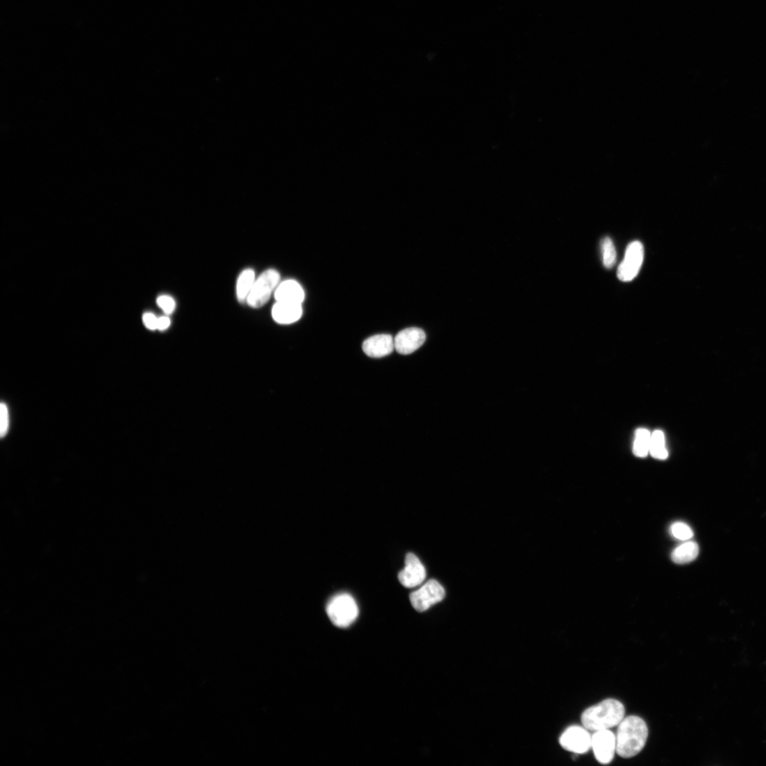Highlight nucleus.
I'll list each match as a JSON object with an SVG mask.
<instances>
[{
	"mask_svg": "<svg viewBox=\"0 0 766 766\" xmlns=\"http://www.w3.org/2000/svg\"><path fill=\"white\" fill-rule=\"evenodd\" d=\"M649 736L645 721L638 716H628L618 725L616 735L617 753L624 758L638 755L644 748Z\"/></svg>",
	"mask_w": 766,
	"mask_h": 766,
	"instance_id": "obj_1",
	"label": "nucleus"
},
{
	"mask_svg": "<svg viewBox=\"0 0 766 766\" xmlns=\"http://www.w3.org/2000/svg\"><path fill=\"white\" fill-rule=\"evenodd\" d=\"M625 708L615 699H607L585 710L581 716L583 726L590 731L610 729L624 719Z\"/></svg>",
	"mask_w": 766,
	"mask_h": 766,
	"instance_id": "obj_2",
	"label": "nucleus"
},
{
	"mask_svg": "<svg viewBox=\"0 0 766 766\" xmlns=\"http://www.w3.org/2000/svg\"><path fill=\"white\" fill-rule=\"evenodd\" d=\"M326 613L335 626L347 628L356 620L358 608L351 594L342 593L330 599L326 606Z\"/></svg>",
	"mask_w": 766,
	"mask_h": 766,
	"instance_id": "obj_3",
	"label": "nucleus"
},
{
	"mask_svg": "<svg viewBox=\"0 0 766 766\" xmlns=\"http://www.w3.org/2000/svg\"><path fill=\"white\" fill-rule=\"evenodd\" d=\"M281 281V275L275 269L264 272L256 280L247 299V304L259 308L267 303Z\"/></svg>",
	"mask_w": 766,
	"mask_h": 766,
	"instance_id": "obj_4",
	"label": "nucleus"
},
{
	"mask_svg": "<svg viewBox=\"0 0 766 766\" xmlns=\"http://www.w3.org/2000/svg\"><path fill=\"white\" fill-rule=\"evenodd\" d=\"M446 592L443 586L435 580H430L410 597V602L417 612L428 610L443 601Z\"/></svg>",
	"mask_w": 766,
	"mask_h": 766,
	"instance_id": "obj_5",
	"label": "nucleus"
},
{
	"mask_svg": "<svg viewBox=\"0 0 766 766\" xmlns=\"http://www.w3.org/2000/svg\"><path fill=\"white\" fill-rule=\"evenodd\" d=\"M644 258L643 244L639 242H633L626 248L624 260L617 270V277L623 282H630L639 274Z\"/></svg>",
	"mask_w": 766,
	"mask_h": 766,
	"instance_id": "obj_6",
	"label": "nucleus"
},
{
	"mask_svg": "<svg viewBox=\"0 0 766 766\" xmlns=\"http://www.w3.org/2000/svg\"><path fill=\"white\" fill-rule=\"evenodd\" d=\"M583 726H572L560 738V746L566 751L583 754L592 749V736Z\"/></svg>",
	"mask_w": 766,
	"mask_h": 766,
	"instance_id": "obj_7",
	"label": "nucleus"
},
{
	"mask_svg": "<svg viewBox=\"0 0 766 766\" xmlns=\"http://www.w3.org/2000/svg\"><path fill=\"white\" fill-rule=\"evenodd\" d=\"M592 749L599 763H610L617 753L616 735L610 729L595 731L592 736Z\"/></svg>",
	"mask_w": 766,
	"mask_h": 766,
	"instance_id": "obj_8",
	"label": "nucleus"
},
{
	"mask_svg": "<svg viewBox=\"0 0 766 766\" xmlns=\"http://www.w3.org/2000/svg\"><path fill=\"white\" fill-rule=\"evenodd\" d=\"M425 340L426 335L422 329L408 328L399 331L394 339V349L402 355L411 354L418 350Z\"/></svg>",
	"mask_w": 766,
	"mask_h": 766,
	"instance_id": "obj_9",
	"label": "nucleus"
},
{
	"mask_svg": "<svg viewBox=\"0 0 766 766\" xmlns=\"http://www.w3.org/2000/svg\"><path fill=\"white\" fill-rule=\"evenodd\" d=\"M426 577V569L416 555L407 554L406 567L399 573V581L406 588H413L421 585Z\"/></svg>",
	"mask_w": 766,
	"mask_h": 766,
	"instance_id": "obj_10",
	"label": "nucleus"
},
{
	"mask_svg": "<svg viewBox=\"0 0 766 766\" xmlns=\"http://www.w3.org/2000/svg\"><path fill=\"white\" fill-rule=\"evenodd\" d=\"M394 349V339L390 335H378L369 338L363 344V350L368 356L382 358L391 354Z\"/></svg>",
	"mask_w": 766,
	"mask_h": 766,
	"instance_id": "obj_11",
	"label": "nucleus"
},
{
	"mask_svg": "<svg viewBox=\"0 0 766 766\" xmlns=\"http://www.w3.org/2000/svg\"><path fill=\"white\" fill-rule=\"evenodd\" d=\"M275 298L277 302L302 305L305 299V292L296 281L287 280L278 286Z\"/></svg>",
	"mask_w": 766,
	"mask_h": 766,
	"instance_id": "obj_12",
	"label": "nucleus"
},
{
	"mask_svg": "<svg viewBox=\"0 0 766 766\" xmlns=\"http://www.w3.org/2000/svg\"><path fill=\"white\" fill-rule=\"evenodd\" d=\"M303 315L302 305L276 302L272 309L274 319L281 324L296 322Z\"/></svg>",
	"mask_w": 766,
	"mask_h": 766,
	"instance_id": "obj_13",
	"label": "nucleus"
},
{
	"mask_svg": "<svg viewBox=\"0 0 766 766\" xmlns=\"http://www.w3.org/2000/svg\"><path fill=\"white\" fill-rule=\"evenodd\" d=\"M255 272L247 269L240 275L237 283V297L240 303L247 302V299L256 282Z\"/></svg>",
	"mask_w": 766,
	"mask_h": 766,
	"instance_id": "obj_14",
	"label": "nucleus"
},
{
	"mask_svg": "<svg viewBox=\"0 0 766 766\" xmlns=\"http://www.w3.org/2000/svg\"><path fill=\"white\" fill-rule=\"evenodd\" d=\"M699 554V546L694 542H688L677 547L672 553V560L677 564H686L695 560Z\"/></svg>",
	"mask_w": 766,
	"mask_h": 766,
	"instance_id": "obj_15",
	"label": "nucleus"
},
{
	"mask_svg": "<svg viewBox=\"0 0 766 766\" xmlns=\"http://www.w3.org/2000/svg\"><path fill=\"white\" fill-rule=\"evenodd\" d=\"M649 452L656 459L665 460L668 458L669 453L665 447L663 431L656 430L651 435Z\"/></svg>",
	"mask_w": 766,
	"mask_h": 766,
	"instance_id": "obj_16",
	"label": "nucleus"
},
{
	"mask_svg": "<svg viewBox=\"0 0 766 766\" xmlns=\"http://www.w3.org/2000/svg\"><path fill=\"white\" fill-rule=\"evenodd\" d=\"M651 435L646 428H639L636 431L634 443V453L640 458L646 457L649 453Z\"/></svg>",
	"mask_w": 766,
	"mask_h": 766,
	"instance_id": "obj_17",
	"label": "nucleus"
},
{
	"mask_svg": "<svg viewBox=\"0 0 766 766\" xmlns=\"http://www.w3.org/2000/svg\"><path fill=\"white\" fill-rule=\"evenodd\" d=\"M603 263L606 268L610 269L616 263L617 252L613 242L610 238H606L602 242Z\"/></svg>",
	"mask_w": 766,
	"mask_h": 766,
	"instance_id": "obj_18",
	"label": "nucleus"
},
{
	"mask_svg": "<svg viewBox=\"0 0 766 766\" xmlns=\"http://www.w3.org/2000/svg\"><path fill=\"white\" fill-rule=\"evenodd\" d=\"M671 535L678 540L687 541L692 538L694 534L691 527L686 523L678 522L670 527Z\"/></svg>",
	"mask_w": 766,
	"mask_h": 766,
	"instance_id": "obj_19",
	"label": "nucleus"
},
{
	"mask_svg": "<svg viewBox=\"0 0 766 766\" xmlns=\"http://www.w3.org/2000/svg\"><path fill=\"white\" fill-rule=\"evenodd\" d=\"M156 302L166 315L172 314L176 309V302L171 296L161 295L158 297Z\"/></svg>",
	"mask_w": 766,
	"mask_h": 766,
	"instance_id": "obj_20",
	"label": "nucleus"
},
{
	"mask_svg": "<svg viewBox=\"0 0 766 766\" xmlns=\"http://www.w3.org/2000/svg\"><path fill=\"white\" fill-rule=\"evenodd\" d=\"M10 425L9 411L6 404L0 406V435L4 438L8 431Z\"/></svg>",
	"mask_w": 766,
	"mask_h": 766,
	"instance_id": "obj_21",
	"label": "nucleus"
},
{
	"mask_svg": "<svg viewBox=\"0 0 766 766\" xmlns=\"http://www.w3.org/2000/svg\"><path fill=\"white\" fill-rule=\"evenodd\" d=\"M158 319V317L149 313H145L143 316V322L145 326L149 329L153 331L157 329Z\"/></svg>",
	"mask_w": 766,
	"mask_h": 766,
	"instance_id": "obj_22",
	"label": "nucleus"
},
{
	"mask_svg": "<svg viewBox=\"0 0 766 766\" xmlns=\"http://www.w3.org/2000/svg\"><path fill=\"white\" fill-rule=\"evenodd\" d=\"M171 325V319L169 317L163 316L158 319L157 329L159 331H164L167 329Z\"/></svg>",
	"mask_w": 766,
	"mask_h": 766,
	"instance_id": "obj_23",
	"label": "nucleus"
}]
</instances>
